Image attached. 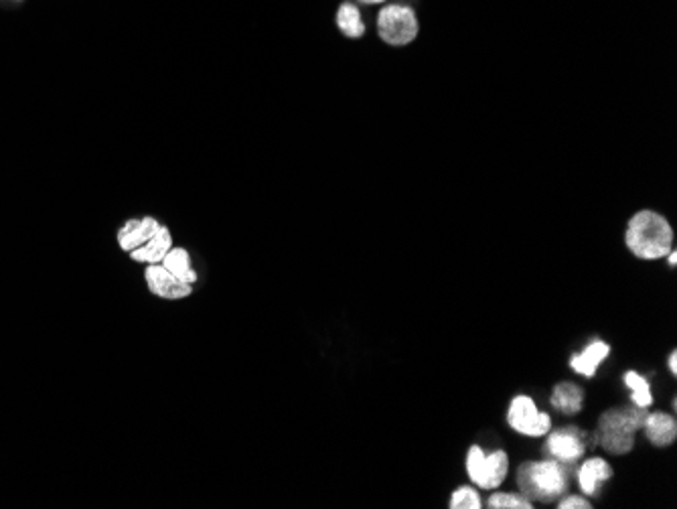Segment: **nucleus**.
Wrapping results in <instances>:
<instances>
[{
    "label": "nucleus",
    "mask_w": 677,
    "mask_h": 509,
    "mask_svg": "<svg viewBox=\"0 0 677 509\" xmlns=\"http://www.w3.org/2000/svg\"><path fill=\"white\" fill-rule=\"evenodd\" d=\"M161 222L153 215H144L138 217V220H128L120 230H118V246L124 252H132L136 248H140L142 244H146L150 238H153L159 230H161Z\"/></svg>",
    "instance_id": "obj_9"
},
{
    "label": "nucleus",
    "mask_w": 677,
    "mask_h": 509,
    "mask_svg": "<svg viewBox=\"0 0 677 509\" xmlns=\"http://www.w3.org/2000/svg\"><path fill=\"white\" fill-rule=\"evenodd\" d=\"M507 422L515 432L525 436H544L552 428L550 416L540 412L530 396L513 398L507 412Z\"/></svg>",
    "instance_id": "obj_6"
},
{
    "label": "nucleus",
    "mask_w": 677,
    "mask_h": 509,
    "mask_svg": "<svg viewBox=\"0 0 677 509\" xmlns=\"http://www.w3.org/2000/svg\"><path fill=\"white\" fill-rule=\"evenodd\" d=\"M11 3H15V5H23V3H25V0H11Z\"/></svg>",
    "instance_id": "obj_24"
},
{
    "label": "nucleus",
    "mask_w": 677,
    "mask_h": 509,
    "mask_svg": "<svg viewBox=\"0 0 677 509\" xmlns=\"http://www.w3.org/2000/svg\"><path fill=\"white\" fill-rule=\"evenodd\" d=\"M647 408H613L598 420V443L611 455H627L635 449V432L643 428Z\"/></svg>",
    "instance_id": "obj_3"
},
{
    "label": "nucleus",
    "mask_w": 677,
    "mask_h": 509,
    "mask_svg": "<svg viewBox=\"0 0 677 509\" xmlns=\"http://www.w3.org/2000/svg\"><path fill=\"white\" fill-rule=\"evenodd\" d=\"M643 428H645V434H647L649 443L659 447V449H665V447L673 445L675 436H677L675 418L665 414V412H653V414L647 412Z\"/></svg>",
    "instance_id": "obj_10"
},
{
    "label": "nucleus",
    "mask_w": 677,
    "mask_h": 509,
    "mask_svg": "<svg viewBox=\"0 0 677 509\" xmlns=\"http://www.w3.org/2000/svg\"><path fill=\"white\" fill-rule=\"evenodd\" d=\"M517 485L521 495L530 501L550 503L562 497L568 489V473L562 463L548 461H528L517 469Z\"/></svg>",
    "instance_id": "obj_2"
},
{
    "label": "nucleus",
    "mask_w": 677,
    "mask_h": 509,
    "mask_svg": "<svg viewBox=\"0 0 677 509\" xmlns=\"http://www.w3.org/2000/svg\"><path fill=\"white\" fill-rule=\"evenodd\" d=\"M669 370H671V374H677V353L673 351L671 355H669Z\"/></svg>",
    "instance_id": "obj_22"
},
{
    "label": "nucleus",
    "mask_w": 677,
    "mask_h": 509,
    "mask_svg": "<svg viewBox=\"0 0 677 509\" xmlns=\"http://www.w3.org/2000/svg\"><path fill=\"white\" fill-rule=\"evenodd\" d=\"M625 384H627V388L631 390V396H633L635 406L649 408V406L653 404L651 386H649V382H647L643 376H639L637 372H627V374H625Z\"/></svg>",
    "instance_id": "obj_17"
},
{
    "label": "nucleus",
    "mask_w": 677,
    "mask_h": 509,
    "mask_svg": "<svg viewBox=\"0 0 677 509\" xmlns=\"http://www.w3.org/2000/svg\"><path fill=\"white\" fill-rule=\"evenodd\" d=\"M582 404H584V392L580 386L572 382H562L552 392V406L566 416L578 414L582 410Z\"/></svg>",
    "instance_id": "obj_15"
},
{
    "label": "nucleus",
    "mask_w": 677,
    "mask_h": 509,
    "mask_svg": "<svg viewBox=\"0 0 677 509\" xmlns=\"http://www.w3.org/2000/svg\"><path fill=\"white\" fill-rule=\"evenodd\" d=\"M144 278H146L150 293L167 301L187 299L193 293V284L179 280L163 264H148Z\"/></svg>",
    "instance_id": "obj_7"
},
{
    "label": "nucleus",
    "mask_w": 677,
    "mask_h": 509,
    "mask_svg": "<svg viewBox=\"0 0 677 509\" xmlns=\"http://www.w3.org/2000/svg\"><path fill=\"white\" fill-rule=\"evenodd\" d=\"M335 25L339 33L347 39H361L367 31V25L363 21V13L353 0H343L335 13Z\"/></svg>",
    "instance_id": "obj_14"
},
{
    "label": "nucleus",
    "mask_w": 677,
    "mask_h": 509,
    "mask_svg": "<svg viewBox=\"0 0 677 509\" xmlns=\"http://www.w3.org/2000/svg\"><path fill=\"white\" fill-rule=\"evenodd\" d=\"M667 256H669V264H671V266H675V262H677V254H675V252H669Z\"/></svg>",
    "instance_id": "obj_23"
},
{
    "label": "nucleus",
    "mask_w": 677,
    "mask_h": 509,
    "mask_svg": "<svg viewBox=\"0 0 677 509\" xmlns=\"http://www.w3.org/2000/svg\"><path fill=\"white\" fill-rule=\"evenodd\" d=\"M491 509H532L534 501H530L521 493H493L487 501Z\"/></svg>",
    "instance_id": "obj_18"
},
{
    "label": "nucleus",
    "mask_w": 677,
    "mask_h": 509,
    "mask_svg": "<svg viewBox=\"0 0 677 509\" xmlns=\"http://www.w3.org/2000/svg\"><path fill=\"white\" fill-rule=\"evenodd\" d=\"M611 477H613L611 465H609L605 459H600V457L588 459V461L580 467V471H578V483H580V489H582V493L588 495V497L598 495L600 485H603L605 481H609Z\"/></svg>",
    "instance_id": "obj_12"
},
{
    "label": "nucleus",
    "mask_w": 677,
    "mask_h": 509,
    "mask_svg": "<svg viewBox=\"0 0 677 509\" xmlns=\"http://www.w3.org/2000/svg\"><path fill=\"white\" fill-rule=\"evenodd\" d=\"M584 449H586L584 447V436L576 428L556 430L548 436V443H546L548 457L562 463V465L576 463L584 455Z\"/></svg>",
    "instance_id": "obj_8"
},
{
    "label": "nucleus",
    "mask_w": 677,
    "mask_h": 509,
    "mask_svg": "<svg viewBox=\"0 0 677 509\" xmlns=\"http://www.w3.org/2000/svg\"><path fill=\"white\" fill-rule=\"evenodd\" d=\"M625 242L633 256L641 260H659L671 252L673 230L661 213L643 209L631 217Z\"/></svg>",
    "instance_id": "obj_1"
},
{
    "label": "nucleus",
    "mask_w": 677,
    "mask_h": 509,
    "mask_svg": "<svg viewBox=\"0 0 677 509\" xmlns=\"http://www.w3.org/2000/svg\"><path fill=\"white\" fill-rule=\"evenodd\" d=\"M450 509H479L481 507V497L475 489L471 487H459L453 497H450Z\"/></svg>",
    "instance_id": "obj_19"
},
{
    "label": "nucleus",
    "mask_w": 677,
    "mask_h": 509,
    "mask_svg": "<svg viewBox=\"0 0 677 509\" xmlns=\"http://www.w3.org/2000/svg\"><path fill=\"white\" fill-rule=\"evenodd\" d=\"M375 27H378L380 39L392 47H404L412 43L420 31L414 9L408 5H400V3L382 7V11L378 13V21H375Z\"/></svg>",
    "instance_id": "obj_4"
},
{
    "label": "nucleus",
    "mask_w": 677,
    "mask_h": 509,
    "mask_svg": "<svg viewBox=\"0 0 677 509\" xmlns=\"http://www.w3.org/2000/svg\"><path fill=\"white\" fill-rule=\"evenodd\" d=\"M171 248H173L171 230L167 226H161V230L153 238H150L146 244H142L140 248L130 252V258L134 262H142V264H161Z\"/></svg>",
    "instance_id": "obj_11"
},
{
    "label": "nucleus",
    "mask_w": 677,
    "mask_h": 509,
    "mask_svg": "<svg viewBox=\"0 0 677 509\" xmlns=\"http://www.w3.org/2000/svg\"><path fill=\"white\" fill-rule=\"evenodd\" d=\"M609 353H611L609 343H605V341H592L582 353L572 355L570 368L574 372H578L580 376H584V378H592L596 374L600 363H603L607 359Z\"/></svg>",
    "instance_id": "obj_13"
},
{
    "label": "nucleus",
    "mask_w": 677,
    "mask_h": 509,
    "mask_svg": "<svg viewBox=\"0 0 677 509\" xmlns=\"http://www.w3.org/2000/svg\"><path fill=\"white\" fill-rule=\"evenodd\" d=\"M173 276H177L179 280H183V282H187V284H195L197 282V272L193 270V266H191V256H189V252L185 250V248H171L169 252H167V256L163 258V262H161Z\"/></svg>",
    "instance_id": "obj_16"
},
{
    "label": "nucleus",
    "mask_w": 677,
    "mask_h": 509,
    "mask_svg": "<svg viewBox=\"0 0 677 509\" xmlns=\"http://www.w3.org/2000/svg\"><path fill=\"white\" fill-rule=\"evenodd\" d=\"M560 509H590L592 505L588 503V499L584 497H578V495H570V497H564L558 505Z\"/></svg>",
    "instance_id": "obj_20"
},
{
    "label": "nucleus",
    "mask_w": 677,
    "mask_h": 509,
    "mask_svg": "<svg viewBox=\"0 0 677 509\" xmlns=\"http://www.w3.org/2000/svg\"><path fill=\"white\" fill-rule=\"evenodd\" d=\"M509 471V457L503 451L485 455L481 447H471L467 455V473L481 489H497L503 485Z\"/></svg>",
    "instance_id": "obj_5"
},
{
    "label": "nucleus",
    "mask_w": 677,
    "mask_h": 509,
    "mask_svg": "<svg viewBox=\"0 0 677 509\" xmlns=\"http://www.w3.org/2000/svg\"><path fill=\"white\" fill-rule=\"evenodd\" d=\"M357 5H365V7H373V5H382L386 0H353Z\"/></svg>",
    "instance_id": "obj_21"
}]
</instances>
